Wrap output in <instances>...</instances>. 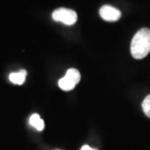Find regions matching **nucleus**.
I'll return each instance as SVG.
<instances>
[{
  "label": "nucleus",
  "instance_id": "obj_3",
  "mask_svg": "<svg viewBox=\"0 0 150 150\" xmlns=\"http://www.w3.org/2000/svg\"><path fill=\"white\" fill-rule=\"evenodd\" d=\"M99 14L103 20L108 22L118 21L121 18V12L110 5H104L99 9Z\"/></svg>",
  "mask_w": 150,
  "mask_h": 150
},
{
  "label": "nucleus",
  "instance_id": "obj_9",
  "mask_svg": "<svg viewBox=\"0 0 150 150\" xmlns=\"http://www.w3.org/2000/svg\"><path fill=\"white\" fill-rule=\"evenodd\" d=\"M81 150H96V149H92V148H90L88 145H84V146H83V147H82Z\"/></svg>",
  "mask_w": 150,
  "mask_h": 150
},
{
  "label": "nucleus",
  "instance_id": "obj_6",
  "mask_svg": "<svg viewBox=\"0 0 150 150\" xmlns=\"http://www.w3.org/2000/svg\"><path fill=\"white\" fill-rule=\"evenodd\" d=\"M29 123L38 131H42L44 129V122H43V119L40 118V116L37 113L33 114L32 116L30 117Z\"/></svg>",
  "mask_w": 150,
  "mask_h": 150
},
{
  "label": "nucleus",
  "instance_id": "obj_1",
  "mask_svg": "<svg viewBox=\"0 0 150 150\" xmlns=\"http://www.w3.org/2000/svg\"><path fill=\"white\" fill-rule=\"evenodd\" d=\"M131 54L135 59H143L150 53V29L143 28L135 33L131 41Z\"/></svg>",
  "mask_w": 150,
  "mask_h": 150
},
{
  "label": "nucleus",
  "instance_id": "obj_5",
  "mask_svg": "<svg viewBox=\"0 0 150 150\" xmlns=\"http://www.w3.org/2000/svg\"><path fill=\"white\" fill-rule=\"evenodd\" d=\"M76 85H77V84L75 83L74 82L73 80H71L69 78H68L67 76H64V78H62V79H59V88H60L62 90H64V91H70V90H73Z\"/></svg>",
  "mask_w": 150,
  "mask_h": 150
},
{
  "label": "nucleus",
  "instance_id": "obj_7",
  "mask_svg": "<svg viewBox=\"0 0 150 150\" xmlns=\"http://www.w3.org/2000/svg\"><path fill=\"white\" fill-rule=\"evenodd\" d=\"M65 76H67L68 78H69L71 80H73L76 84H78L79 83L81 79L80 73L75 69H70L67 71Z\"/></svg>",
  "mask_w": 150,
  "mask_h": 150
},
{
  "label": "nucleus",
  "instance_id": "obj_8",
  "mask_svg": "<svg viewBox=\"0 0 150 150\" xmlns=\"http://www.w3.org/2000/svg\"><path fill=\"white\" fill-rule=\"evenodd\" d=\"M142 108H143V111L144 112L145 115L150 118V94L146 97L144 100L143 101Z\"/></svg>",
  "mask_w": 150,
  "mask_h": 150
},
{
  "label": "nucleus",
  "instance_id": "obj_2",
  "mask_svg": "<svg viewBox=\"0 0 150 150\" xmlns=\"http://www.w3.org/2000/svg\"><path fill=\"white\" fill-rule=\"evenodd\" d=\"M52 18L55 21L62 22L67 25H73L77 21L78 16L74 10L65 8H59L54 11Z\"/></svg>",
  "mask_w": 150,
  "mask_h": 150
},
{
  "label": "nucleus",
  "instance_id": "obj_4",
  "mask_svg": "<svg viewBox=\"0 0 150 150\" xmlns=\"http://www.w3.org/2000/svg\"><path fill=\"white\" fill-rule=\"evenodd\" d=\"M26 76H27V71L26 70L22 69L17 73H13L9 75V79L15 84L21 85L24 83V81L26 79Z\"/></svg>",
  "mask_w": 150,
  "mask_h": 150
}]
</instances>
